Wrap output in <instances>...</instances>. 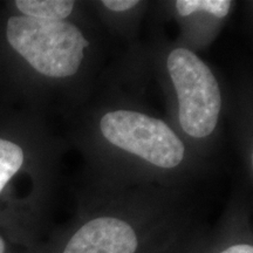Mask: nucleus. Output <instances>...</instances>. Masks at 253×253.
Here are the masks:
<instances>
[{
	"mask_svg": "<svg viewBox=\"0 0 253 253\" xmlns=\"http://www.w3.org/2000/svg\"><path fill=\"white\" fill-rule=\"evenodd\" d=\"M8 43L34 71L47 78L62 79L80 69L89 42L67 21L39 20L13 15L6 25Z\"/></svg>",
	"mask_w": 253,
	"mask_h": 253,
	"instance_id": "obj_1",
	"label": "nucleus"
},
{
	"mask_svg": "<svg viewBox=\"0 0 253 253\" xmlns=\"http://www.w3.org/2000/svg\"><path fill=\"white\" fill-rule=\"evenodd\" d=\"M167 67L178 97L183 130L196 138L212 134L219 119L221 95L211 69L186 48L173 49Z\"/></svg>",
	"mask_w": 253,
	"mask_h": 253,
	"instance_id": "obj_2",
	"label": "nucleus"
},
{
	"mask_svg": "<svg viewBox=\"0 0 253 253\" xmlns=\"http://www.w3.org/2000/svg\"><path fill=\"white\" fill-rule=\"evenodd\" d=\"M100 129L113 145L163 169L179 166L184 158L183 142L160 119L132 110H113L101 119Z\"/></svg>",
	"mask_w": 253,
	"mask_h": 253,
	"instance_id": "obj_3",
	"label": "nucleus"
},
{
	"mask_svg": "<svg viewBox=\"0 0 253 253\" xmlns=\"http://www.w3.org/2000/svg\"><path fill=\"white\" fill-rule=\"evenodd\" d=\"M137 244L135 230L126 221L99 217L82 225L62 253H135Z\"/></svg>",
	"mask_w": 253,
	"mask_h": 253,
	"instance_id": "obj_4",
	"label": "nucleus"
},
{
	"mask_svg": "<svg viewBox=\"0 0 253 253\" xmlns=\"http://www.w3.org/2000/svg\"><path fill=\"white\" fill-rule=\"evenodd\" d=\"M14 4L25 17L48 21H63L74 8L69 0H17Z\"/></svg>",
	"mask_w": 253,
	"mask_h": 253,
	"instance_id": "obj_5",
	"label": "nucleus"
},
{
	"mask_svg": "<svg viewBox=\"0 0 253 253\" xmlns=\"http://www.w3.org/2000/svg\"><path fill=\"white\" fill-rule=\"evenodd\" d=\"M24 150L14 142L0 138V192L24 164Z\"/></svg>",
	"mask_w": 253,
	"mask_h": 253,
	"instance_id": "obj_6",
	"label": "nucleus"
},
{
	"mask_svg": "<svg viewBox=\"0 0 253 253\" xmlns=\"http://www.w3.org/2000/svg\"><path fill=\"white\" fill-rule=\"evenodd\" d=\"M175 5L182 17H188L195 12H208L217 18H224L231 8L229 0H178Z\"/></svg>",
	"mask_w": 253,
	"mask_h": 253,
	"instance_id": "obj_7",
	"label": "nucleus"
},
{
	"mask_svg": "<svg viewBox=\"0 0 253 253\" xmlns=\"http://www.w3.org/2000/svg\"><path fill=\"white\" fill-rule=\"evenodd\" d=\"M102 4L114 12H125L138 4L137 0H104Z\"/></svg>",
	"mask_w": 253,
	"mask_h": 253,
	"instance_id": "obj_8",
	"label": "nucleus"
},
{
	"mask_svg": "<svg viewBox=\"0 0 253 253\" xmlns=\"http://www.w3.org/2000/svg\"><path fill=\"white\" fill-rule=\"evenodd\" d=\"M220 253H253V248L249 244H238L227 248Z\"/></svg>",
	"mask_w": 253,
	"mask_h": 253,
	"instance_id": "obj_9",
	"label": "nucleus"
},
{
	"mask_svg": "<svg viewBox=\"0 0 253 253\" xmlns=\"http://www.w3.org/2000/svg\"><path fill=\"white\" fill-rule=\"evenodd\" d=\"M5 252V242L4 239L0 237V253H4Z\"/></svg>",
	"mask_w": 253,
	"mask_h": 253,
	"instance_id": "obj_10",
	"label": "nucleus"
}]
</instances>
